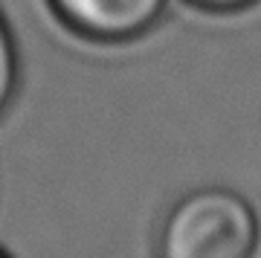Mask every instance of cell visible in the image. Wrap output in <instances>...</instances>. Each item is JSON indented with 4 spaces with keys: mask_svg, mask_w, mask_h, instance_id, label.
Here are the masks:
<instances>
[{
    "mask_svg": "<svg viewBox=\"0 0 261 258\" xmlns=\"http://www.w3.org/2000/svg\"><path fill=\"white\" fill-rule=\"evenodd\" d=\"M58 23L90 44L140 41L166 18L168 0H47Z\"/></svg>",
    "mask_w": 261,
    "mask_h": 258,
    "instance_id": "2",
    "label": "cell"
},
{
    "mask_svg": "<svg viewBox=\"0 0 261 258\" xmlns=\"http://www.w3.org/2000/svg\"><path fill=\"white\" fill-rule=\"evenodd\" d=\"M186 3H192L200 12H209V15H238V12L258 6L261 0H186Z\"/></svg>",
    "mask_w": 261,
    "mask_h": 258,
    "instance_id": "4",
    "label": "cell"
},
{
    "mask_svg": "<svg viewBox=\"0 0 261 258\" xmlns=\"http://www.w3.org/2000/svg\"><path fill=\"white\" fill-rule=\"evenodd\" d=\"M20 90V49L12 32V23L0 9V119L15 105V96Z\"/></svg>",
    "mask_w": 261,
    "mask_h": 258,
    "instance_id": "3",
    "label": "cell"
},
{
    "mask_svg": "<svg viewBox=\"0 0 261 258\" xmlns=\"http://www.w3.org/2000/svg\"><path fill=\"white\" fill-rule=\"evenodd\" d=\"M261 218L232 189H195L171 203L157 232V258H258Z\"/></svg>",
    "mask_w": 261,
    "mask_h": 258,
    "instance_id": "1",
    "label": "cell"
},
{
    "mask_svg": "<svg viewBox=\"0 0 261 258\" xmlns=\"http://www.w3.org/2000/svg\"><path fill=\"white\" fill-rule=\"evenodd\" d=\"M0 258H12V255H9V252H6L3 247H0Z\"/></svg>",
    "mask_w": 261,
    "mask_h": 258,
    "instance_id": "5",
    "label": "cell"
}]
</instances>
